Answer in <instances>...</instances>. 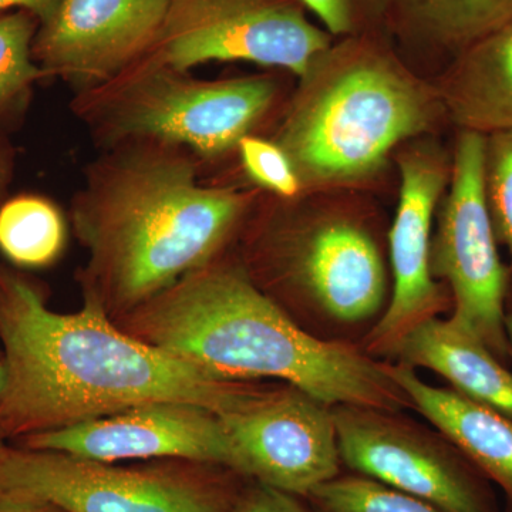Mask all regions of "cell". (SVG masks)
<instances>
[{"label":"cell","mask_w":512,"mask_h":512,"mask_svg":"<svg viewBox=\"0 0 512 512\" xmlns=\"http://www.w3.org/2000/svg\"><path fill=\"white\" fill-rule=\"evenodd\" d=\"M168 0H60L40 23L33 59L77 93L110 82L156 45Z\"/></svg>","instance_id":"14"},{"label":"cell","mask_w":512,"mask_h":512,"mask_svg":"<svg viewBox=\"0 0 512 512\" xmlns=\"http://www.w3.org/2000/svg\"><path fill=\"white\" fill-rule=\"evenodd\" d=\"M390 19L457 56L512 20V0H392Z\"/></svg>","instance_id":"18"},{"label":"cell","mask_w":512,"mask_h":512,"mask_svg":"<svg viewBox=\"0 0 512 512\" xmlns=\"http://www.w3.org/2000/svg\"><path fill=\"white\" fill-rule=\"evenodd\" d=\"M333 39L380 33L392 15V0H299Z\"/></svg>","instance_id":"24"},{"label":"cell","mask_w":512,"mask_h":512,"mask_svg":"<svg viewBox=\"0 0 512 512\" xmlns=\"http://www.w3.org/2000/svg\"><path fill=\"white\" fill-rule=\"evenodd\" d=\"M0 190H2V171H0Z\"/></svg>","instance_id":"31"},{"label":"cell","mask_w":512,"mask_h":512,"mask_svg":"<svg viewBox=\"0 0 512 512\" xmlns=\"http://www.w3.org/2000/svg\"><path fill=\"white\" fill-rule=\"evenodd\" d=\"M434 86L460 130L512 131V20L454 56Z\"/></svg>","instance_id":"17"},{"label":"cell","mask_w":512,"mask_h":512,"mask_svg":"<svg viewBox=\"0 0 512 512\" xmlns=\"http://www.w3.org/2000/svg\"><path fill=\"white\" fill-rule=\"evenodd\" d=\"M234 512H316L305 498L249 480Z\"/></svg>","instance_id":"25"},{"label":"cell","mask_w":512,"mask_h":512,"mask_svg":"<svg viewBox=\"0 0 512 512\" xmlns=\"http://www.w3.org/2000/svg\"><path fill=\"white\" fill-rule=\"evenodd\" d=\"M59 3L60 0H0V13L25 10L43 23L53 15Z\"/></svg>","instance_id":"26"},{"label":"cell","mask_w":512,"mask_h":512,"mask_svg":"<svg viewBox=\"0 0 512 512\" xmlns=\"http://www.w3.org/2000/svg\"><path fill=\"white\" fill-rule=\"evenodd\" d=\"M256 195L202 183L198 157L160 141L106 148L72 204L86 251L77 272L83 301L111 320L228 252Z\"/></svg>","instance_id":"2"},{"label":"cell","mask_w":512,"mask_h":512,"mask_svg":"<svg viewBox=\"0 0 512 512\" xmlns=\"http://www.w3.org/2000/svg\"><path fill=\"white\" fill-rule=\"evenodd\" d=\"M397 156L399 205L389 232L392 293L383 315L363 339V352L392 357L400 340L419 326L453 308L446 285L431 275L433 221L451 177L453 157L430 141L414 140Z\"/></svg>","instance_id":"12"},{"label":"cell","mask_w":512,"mask_h":512,"mask_svg":"<svg viewBox=\"0 0 512 512\" xmlns=\"http://www.w3.org/2000/svg\"><path fill=\"white\" fill-rule=\"evenodd\" d=\"M392 359L431 370L446 379L450 389L512 419V372L456 320L420 323L400 340Z\"/></svg>","instance_id":"16"},{"label":"cell","mask_w":512,"mask_h":512,"mask_svg":"<svg viewBox=\"0 0 512 512\" xmlns=\"http://www.w3.org/2000/svg\"><path fill=\"white\" fill-rule=\"evenodd\" d=\"M252 227L239 258L288 315L309 312L342 326L383 315L389 302L386 265L363 222L330 212L281 210Z\"/></svg>","instance_id":"6"},{"label":"cell","mask_w":512,"mask_h":512,"mask_svg":"<svg viewBox=\"0 0 512 512\" xmlns=\"http://www.w3.org/2000/svg\"><path fill=\"white\" fill-rule=\"evenodd\" d=\"M485 136L460 130L446 194L437 208L430 248L431 275L446 285L458 325L477 336L504 365L510 363L505 298L510 266L498 254L484 187Z\"/></svg>","instance_id":"8"},{"label":"cell","mask_w":512,"mask_h":512,"mask_svg":"<svg viewBox=\"0 0 512 512\" xmlns=\"http://www.w3.org/2000/svg\"><path fill=\"white\" fill-rule=\"evenodd\" d=\"M305 500L316 512H443L413 495L356 473H340L318 485Z\"/></svg>","instance_id":"20"},{"label":"cell","mask_w":512,"mask_h":512,"mask_svg":"<svg viewBox=\"0 0 512 512\" xmlns=\"http://www.w3.org/2000/svg\"><path fill=\"white\" fill-rule=\"evenodd\" d=\"M67 228L53 202L19 195L0 207V251L23 268L53 264L66 247Z\"/></svg>","instance_id":"19"},{"label":"cell","mask_w":512,"mask_h":512,"mask_svg":"<svg viewBox=\"0 0 512 512\" xmlns=\"http://www.w3.org/2000/svg\"><path fill=\"white\" fill-rule=\"evenodd\" d=\"M298 79L274 141L303 194L373 183L400 147L447 119L436 86L412 72L380 33L333 40Z\"/></svg>","instance_id":"4"},{"label":"cell","mask_w":512,"mask_h":512,"mask_svg":"<svg viewBox=\"0 0 512 512\" xmlns=\"http://www.w3.org/2000/svg\"><path fill=\"white\" fill-rule=\"evenodd\" d=\"M276 97L278 84L266 74L202 80L141 57L110 82L77 93L74 111L104 148L160 141L214 160L238 150Z\"/></svg>","instance_id":"5"},{"label":"cell","mask_w":512,"mask_h":512,"mask_svg":"<svg viewBox=\"0 0 512 512\" xmlns=\"http://www.w3.org/2000/svg\"><path fill=\"white\" fill-rule=\"evenodd\" d=\"M505 332H507L508 352H510V362H512V312L505 315Z\"/></svg>","instance_id":"28"},{"label":"cell","mask_w":512,"mask_h":512,"mask_svg":"<svg viewBox=\"0 0 512 512\" xmlns=\"http://www.w3.org/2000/svg\"><path fill=\"white\" fill-rule=\"evenodd\" d=\"M505 309L512 312V269L510 268V278H508L507 298H505Z\"/></svg>","instance_id":"30"},{"label":"cell","mask_w":512,"mask_h":512,"mask_svg":"<svg viewBox=\"0 0 512 512\" xmlns=\"http://www.w3.org/2000/svg\"><path fill=\"white\" fill-rule=\"evenodd\" d=\"M18 446L60 451L104 463L183 458L218 464L241 474L237 453L221 417L192 403L141 404L66 429L23 437Z\"/></svg>","instance_id":"13"},{"label":"cell","mask_w":512,"mask_h":512,"mask_svg":"<svg viewBox=\"0 0 512 512\" xmlns=\"http://www.w3.org/2000/svg\"><path fill=\"white\" fill-rule=\"evenodd\" d=\"M342 466L443 512H500L493 483L444 434L376 407L332 406Z\"/></svg>","instance_id":"9"},{"label":"cell","mask_w":512,"mask_h":512,"mask_svg":"<svg viewBox=\"0 0 512 512\" xmlns=\"http://www.w3.org/2000/svg\"><path fill=\"white\" fill-rule=\"evenodd\" d=\"M394 382L412 400L413 409L429 420L484 474L505 497L512 512V419L474 402L450 387L421 380L413 367L387 363Z\"/></svg>","instance_id":"15"},{"label":"cell","mask_w":512,"mask_h":512,"mask_svg":"<svg viewBox=\"0 0 512 512\" xmlns=\"http://www.w3.org/2000/svg\"><path fill=\"white\" fill-rule=\"evenodd\" d=\"M0 359H2V350H0Z\"/></svg>","instance_id":"32"},{"label":"cell","mask_w":512,"mask_h":512,"mask_svg":"<svg viewBox=\"0 0 512 512\" xmlns=\"http://www.w3.org/2000/svg\"><path fill=\"white\" fill-rule=\"evenodd\" d=\"M248 481L231 468L183 458L120 466L18 444L0 448V500L69 512H234Z\"/></svg>","instance_id":"7"},{"label":"cell","mask_w":512,"mask_h":512,"mask_svg":"<svg viewBox=\"0 0 512 512\" xmlns=\"http://www.w3.org/2000/svg\"><path fill=\"white\" fill-rule=\"evenodd\" d=\"M0 512H69L55 504L40 501L0 500Z\"/></svg>","instance_id":"27"},{"label":"cell","mask_w":512,"mask_h":512,"mask_svg":"<svg viewBox=\"0 0 512 512\" xmlns=\"http://www.w3.org/2000/svg\"><path fill=\"white\" fill-rule=\"evenodd\" d=\"M220 417L249 480L306 498L340 474L332 406L299 387L262 382Z\"/></svg>","instance_id":"11"},{"label":"cell","mask_w":512,"mask_h":512,"mask_svg":"<svg viewBox=\"0 0 512 512\" xmlns=\"http://www.w3.org/2000/svg\"><path fill=\"white\" fill-rule=\"evenodd\" d=\"M5 387L0 433L20 440L154 402L207 407L218 416L264 380L225 379L131 338L96 303L74 313L47 306L25 276L0 268Z\"/></svg>","instance_id":"1"},{"label":"cell","mask_w":512,"mask_h":512,"mask_svg":"<svg viewBox=\"0 0 512 512\" xmlns=\"http://www.w3.org/2000/svg\"><path fill=\"white\" fill-rule=\"evenodd\" d=\"M484 187L495 239L512 269V131L485 136Z\"/></svg>","instance_id":"22"},{"label":"cell","mask_w":512,"mask_h":512,"mask_svg":"<svg viewBox=\"0 0 512 512\" xmlns=\"http://www.w3.org/2000/svg\"><path fill=\"white\" fill-rule=\"evenodd\" d=\"M238 153L252 183L272 192L282 201H296L303 195L301 181L291 160L274 140L251 134L242 138Z\"/></svg>","instance_id":"23"},{"label":"cell","mask_w":512,"mask_h":512,"mask_svg":"<svg viewBox=\"0 0 512 512\" xmlns=\"http://www.w3.org/2000/svg\"><path fill=\"white\" fill-rule=\"evenodd\" d=\"M3 387H5V365H3V360L0 359V399H2ZM3 446H5V439L0 433V448Z\"/></svg>","instance_id":"29"},{"label":"cell","mask_w":512,"mask_h":512,"mask_svg":"<svg viewBox=\"0 0 512 512\" xmlns=\"http://www.w3.org/2000/svg\"><path fill=\"white\" fill-rule=\"evenodd\" d=\"M299 0H168L146 56L190 72L208 62H248L301 77L332 45Z\"/></svg>","instance_id":"10"},{"label":"cell","mask_w":512,"mask_h":512,"mask_svg":"<svg viewBox=\"0 0 512 512\" xmlns=\"http://www.w3.org/2000/svg\"><path fill=\"white\" fill-rule=\"evenodd\" d=\"M113 322L225 379L292 384L330 406L413 409L387 363L302 328L229 252Z\"/></svg>","instance_id":"3"},{"label":"cell","mask_w":512,"mask_h":512,"mask_svg":"<svg viewBox=\"0 0 512 512\" xmlns=\"http://www.w3.org/2000/svg\"><path fill=\"white\" fill-rule=\"evenodd\" d=\"M37 23L39 20L25 10L0 13V109L46 77L33 59Z\"/></svg>","instance_id":"21"}]
</instances>
